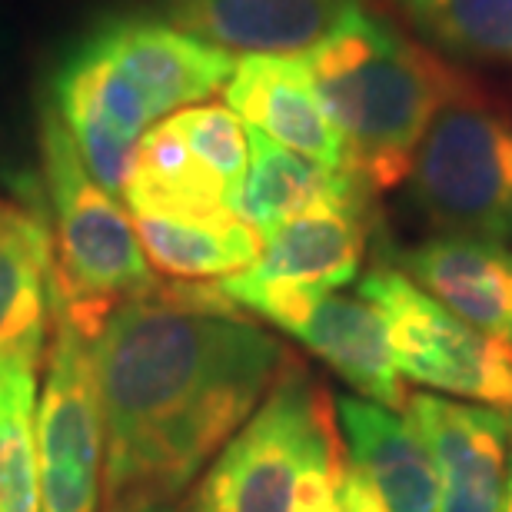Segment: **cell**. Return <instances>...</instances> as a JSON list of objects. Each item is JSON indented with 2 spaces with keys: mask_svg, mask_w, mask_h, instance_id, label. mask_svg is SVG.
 <instances>
[{
  "mask_svg": "<svg viewBox=\"0 0 512 512\" xmlns=\"http://www.w3.org/2000/svg\"><path fill=\"white\" fill-rule=\"evenodd\" d=\"M290 356L217 286H157L94 340L100 512L173 503L256 413Z\"/></svg>",
  "mask_w": 512,
  "mask_h": 512,
  "instance_id": "cell-1",
  "label": "cell"
},
{
  "mask_svg": "<svg viewBox=\"0 0 512 512\" xmlns=\"http://www.w3.org/2000/svg\"><path fill=\"white\" fill-rule=\"evenodd\" d=\"M300 60L343 137L346 170L370 190H393L409 177L439 110L466 90L443 60L363 7H353Z\"/></svg>",
  "mask_w": 512,
  "mask_h": 512,
  "instance_id": "cell-2",
  "label": "cell"
},
{
  "mask_svg": "<svg viewBox=\"0 0 512 512\" xmlns=\"http://www.w3.org/2000/svg\"><path fill=\"white\" fill-rule=\"evenodd\" d=\"M346 469L340 419L326 389L293 360L220 449L197 512H330Z\"/></svg>",
  "mask_w": 512,
  "mask_h": 512,
  "instance_id": "cell-3",
  "label": "cell"
},
{
  "mask_svg": "<svg viewBox=\"0 0 512 512\" xmlns=\"http://www.w3.org/2000/svg\"><path fill=\"white\" fill-rule=\"evenodd\" d=\"M40 150L54 210V286L50 316L97 340L117 306L157 290L133 220L87 170L54 107L40 110Z\"/></svg>",
  "mask_w": 512,
  "mask_h": 512,
  "instance_id": "cell-4",
  "label": "cell"
},
{
  "mask_svg": "<svg viewBox=\"0 0 512 512\" xmlns=\"http://www.w3.org/2000/svg\"><path fill=\"white\" fill-rule=\"evenodd\" d=\"M406 180L439 230L512 240V114L469 90L456 94L426 130Z\"/></svg>",
  "mask_w": 512,
  "mask_h": 512,
  "instance_id": "cell-5",
  "label": "cell"
},
{
  "mask_svg": "<svg viewBox=\"0 0 512 512\" xmlns=\"http://www.w3.org/2000/svg\"><path fill=\"white\" fill-rule=\"evenodd\" d=\"M360 296L383 313L396 370L413 383L512 409V343L459 320L396 266L373 270Z\"/></svg>",
  "mask_w": 512,
  "mask_h": 512,
  "instance_id": "cell-6",
  "label": "cell"
},
{
  "mask_svg": "<svg viewBox=\"0 0 512 512\" xmlns=\"http://www.w3.org/2000/svg\"><path fill=\"white\" fill-rule=\"evenodd\" d=\"M217 290L233 306L250 310L280 330L296 336L330 370L360 389L373 403L403 409L406 393L399 389V370L383 313L363 296H336L330 290L260 283L247 273L227 276Z\"/></svg>",
  "mask_w": 512,
  "mask_h": 512,
  "instance_id": "cell-7",
  "label": "cell"
},
{
  "mask_svg": "<svg viewBox=\"0 0 512 512\" xmlns=\"http://www.w3.org/2000/svg\"><path fill=\"white\" fill-rule=\"evenodd\" d=\"M37 476L44 512H97L104 479V423L94 340L64 320H54L47 383L37 403Z\"/></svg>",
  "mask_w": 512,
  "mask_h": 512,
  "instance_id": "cell-8",
  "label": "cell"
},
{
  "mask_svg": "<svg viewBox=\"0 0 512 512\" xmlns=\"http://www.w3.org/2000/svg\"><path fill=\"white\" fill-rule=\"evenodd\" d=\"M87 34L147 97L157 120L210 100L230 84L237 70V60L227 50L173 27L167 17H107Z\"/></svg>",
  "mask_w": 512,
  "mask_h": 512,
  "instance_id": "cell-9",
  "label": "cell"
},
{
  "mask_svg": "<svg viewBox=\"0 0 512 512\" xmlns=\"http://www.w3.org/2000/svg\"><path fill=\"white\" fill-rule=\"evenodd\" d=\"M409 423L439 473V512H506L509 416L433 393L406 396Z\"/></svg>",
  "mask_w": 512,
  "mask_h": 512,
  "instance_id": "cell-10",
  "label": "cell"
},
{
  "mask_svg": "<svg viewBox=\"0 0 512 512\" xmlns=\"http://www.w3.org/2000/svg\"><path fill=\"white\" fill-rule=\"evenodd\" d=\"M223 97L250 130L320 167L346 170L343 137L326 117L300 57L253 54L237 60Z\"/></svg>",
  "mask_w": 512,
  "mask_h": 512,
  "instance_id": "cell-11",
  "label": "cell"
},
{
  "mask_svg": "<svg viewBox=\"0 0 512 512\" xmlns=\"http://www.w3.org/2000/svg\"><path fill=\"white\" fill-rule=\"evenodd\" d=\"M360 0H163L173 27L227 54L303 57Z\"/></svg>",
  "mask_w": 512,
  "mask_h": 512,
  "instance_id": "cell-12",
  "label": "cell"
},
{
  "mask_svg": "<svg viewBox=\"0 0 512 512\" xmlns=\"http://www.w3.org/2000/svg\"><path fill=\"white\" fill-rule=\"evenodd\" d=\"M336 419L350 469L383 512H439V473L423 436L389 406L343 396Z\"/></svg>",
  "mask_w": 512,
  "mask_h": 512,
  "instance_id": "cell-13",
  "label": "cell"
},
{
  "mask_svg": "<svg viewBox=\"0 0 512 512\" xmlns=\"http://www.w3.org/2000/svg\"><path fill=\"white\" fill-rule=\"evenodd\" d=\"M399 270L459 320L512 343V250L499 240L449 233L399 253Z\"/></svg>",
  "mask_w": 512,
  "mask_h": 512,
  "instance_id": "cell-14",
  "label": "cell"
},
{
  "mask_svg": "<svg viewBox=\"0 0 512 512\" xmlns=\"http://www.w3.org/2000/svg\"><path fill=\"white\" fill-rule=\"evenodd\" d=\"M250 167L243 187L233 200V213L260 233L283 227L313 210L333 207H366L370 187L353 170H330L280 147L263 133L250 130Z\"/></svg>",
  "mask_w": 512,
  "mask_h": 512,
  "instance_id": "cell-15",
  "label": "cell"
},
{
  "mask_svg": "<svg viewBox=\"0 0 512 512\" xmlns=\"http://www.w3.org/2000/svg\"><path fill=\"white\" fill-rule=\"evenodd\" d=\"M370 243L366 207L313 210L270 230L247 276L260 283L336 290L356 280Z\"/></svg>",
  "mask_w": 512,
  "mask_h": 512,
  "instance_id": "cell-16",
  "label": "cell"
},
{
  "mask_svg": "<svg viewBox=\"0 0 512 512\" xmlns=\"http://www.w3.org/2000/svg\"><path fill=\"white\" fill-rule=\"evenodd\" d=\"M124 203L133 217L163 220H227L233 213V190L187 147L167 117L153 124L137 143Z\"/></svg>",
  "mask_w": 512,
  "mask_h": 512,
  "instance_id": "cell-17",
  "label": "cell"
},
{
  "mask_svg": "<svg viewBox=\"0 0 512 512\" xmlns=\"http://www.w3.org/2000/svg\"><path fill=\"white\" fill-rule=\"evenodd\" d=\"M54 286V233L34 207L0 200V353L44 336Z\"/></svg>",
  "mask_w": 512,
  "mask_h": 512,
  "instance_id": "cell-18",
  "label": "cell"
},
{
  "mask_svg": "<svg viewBox=\"0 0 512 512\" xmlns=\"http://www.w3.org/2000/svg\"><path fill=\"white\" fill-rule=\"evenodd\" d=\"M133 230L150 266L173 280H227L250 270L260 256V233L240 217L163 220L133 217Z\"/></svg>",
  "mask_w": 512,
  "mask_h": 512,
  "instance_id": "cell-19",
  "label": "cell"
},
{
  "mask_svg": "<svg viewBox=\"0 0 512 512\" xmlns=\"http://www.w3.org/2000/svg\"><path fill=\"white\" fill-rule=\"evenodd\" d=\"M44 336L0 353V512H44L37 476V363Z\"/></svg>",
  "mask_w": 512,
  "mask_h": 512,
  "instance_id": "cell-20",
  "label": "cell"
},
{
  "mask_svg": "<svg viewBox=\"0 0 512 512\" xmlns=\"http://www.w3.org/2000/svg\"><path fill=\"white\" fill-rule=\"evenodd\" d=\"M423 37L459 57L512 64V0H396Z\"/></svg>",
  "mask_w": 512,
  "mask_h": 512,
  "instance_id": "cell-21",
  "label": "cell"
},
{
  "mask_svg": "<svg viewBox=\"0 0 512 512\" xmlns=\"http://www.w3.org/2000/svg\"><path fill=\"white\" fill-rule=\"evenodd\" d=\"M167 120L177 127L180 137L187 140V147L227 183L233 190V200H237L243 177H247V167H250L247 124H243L230 107H217V104H197V107L177 110V114H170Z\"/></svg>",
  "mask_w": 512,
  "mask_h": 512,
  "instance_id": "cell-22",
  "label": "cell"
},
{
  "mask_svg": "<svg viewBox=\"0 0 512 512\" xmlns=\"http://www.w3.org/2000/svg\"><path fill=\"white\" fill-rule=\"evenodd\" d=\"M506 512H512V416H509V476H506Z\"/></svg>",
  "mask_w": 512,
  "mask_h": 512,
  "instance_id": "cell-23",
  "label": "cell"
},
{
  "mask_svg": "<svg viewBox=\"0 0 512 512\" xmlns=\"http://www.w3.org/2000/svg\"><path fill=\"white\" fill-rule=\"evenodd\" d=\"M147 512H183V509H167V506H160V509H147ZM190 512H197V509H190Z\"/></svg>",
  "mask_w": 512,
  "mask_h": 512,
  "instance_id": "cell-24",
  "label": "cell"
}]
</instances>
